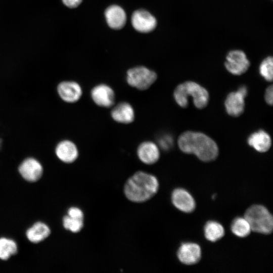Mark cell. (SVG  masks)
Masks as SVG:
<instances>
[{"label":"cell","instance_id":"cell-1","mask_svg":"<svg viewBox=\"0 0 273 273\" xmlns=\"http://www.w3.org/2000/svg\"><path fill=\"white\" fill-rule=\"evenodd\" d=\"M177 143L183 152L193 154L204 162L213 161L218 155V148L216 143L201 132H185L179 135Z\"/></svg>","mask_w":273,"mask_h":273},{"label":"cell","instance_id":"cell-2","mask_svg":"<svg viewBox=\"0 0 273 273\" xmlns=\"http://www.w3.org/2000/svg\"><path fill=\"white\" fill-rule=\"evenodd\" d=\"M158 189L159 183L155 176L144 171H138L127 180L124 192L130 201L141 203L151 198Z\"/></svg>","mask_w":273,"mask_h":273},{"label":"cell","instance_id":"cell-3","mask_svg":"<svg viewBox=\"0 0 273 273\" xmlns=\"http://www.w3.org/2000/svg\"><path fill=\"white\" fill-rule=\"evenodd\" d=\"M173 97L177 104L183 108L188 105V99L192 97L196 107H205L209 101L207 90L196 82L189 81L179 84L175 89Z\"/></svg>","mask_w":273,"mask_h":273},{"label":"cell","instance_id":"cell-4","mask_svg":"<svg viewBox=\"0 0 273 273\" xmlns=\"http://www.w3.org/2000/svg\"><path fill=\"white\" fill-rule=\"evenodd\" d=\"M244 217L249 222L251 230L262 234H269L273 229V218L263 206L255 205L246 211Z\"/></svg>","mask_w":273,"mask_h":273},{"label":"cell","instance_id":"cell-5","mask_svg":"<svg viewBox=\"0 0 273 273\" xmlns=\"http://www.w3.org/2000/svg\"><path fill=\"white\" fill-rule=\"evenodd\" d=\"M157 74L145 66H137L127 71L126 80L130 86L139 90L148 89L155 82Z\"/></svg>","mask_w":273,"mask_h":273},{"label":"cell","instance_id":"cell-6","mask_svg":"<svg viewBox=\"0 0 273 273\" xmlns=\"http://www.w3.org/2000/svg\"><path fill=\"white\" fill-rule=\"evenodd\" d=\"M250 63L246 53L241 50H232L228 52L224 62L226 69L231 74L240 75L245 73Z\"/></svg>","mask_w":273,"mask_h":273},{"label":"cell","instance_id":"cell-7","mask_svg":"<svg viewBox=\"0 0 273 273\" xmlns=\"http://www.w3.org/2000/svg\"><path fill=\"white\" fill-rule=\"evenodd\" d=\"M18 171L24 180L34 183L41 178L43 168L41 163L37 159L33 157H27L19 164Z\"/></svg>","mask_w":273,"mask_h":273},{"label":"cell","instance_id":"cell-8","mask_svg":"<svg viewBox=\"0 0 273 273\" xmlns=\"http://www.w3.org/2000/svg\"><path fill=\"white\" fill-rule=\"evenodd\" d=\"M93 102L98 106L110 108L114 106L115 94L113 88L108 84L100 83L95 85L90 91Z\"/></svg>","mask_w":273,"mask_h":273},{"label":"cell","instance_id":"cell-9","mask_svg":"<svg viewBox=\"0 0 273 273\" xmlns=\"http://www.w3.org/2000/svg\"><path fill=\"white\" fill-rule=\"evenodd\" d=\"M247 95L246 86L240 87L237 92L230 93L225 101L224 105L228 113L234 117L241 115L245 107L244 99Z\"/></svg>","mask_w":273,"mask_h":273},{"label":"cell","instance_id":"cell-10","mask_svg":"<svg viewBox=\"0 0 273 273\" xmlns=\"http://www.w3.org/2000/svg\"><path fill=\"white\" fill-rule=\"evenodd\" d=\"M131 20L133 28L140 32L147 33L152 31L157 25L156 18L149 12L144 10L134 11Z\"/></svg>","mask_w":273,"mask_h":273},{"label":"cell","instance_id":"cell-11","mask_svg":"<svg viewBox=\"0 0 273 273\" xmlns=\"http://www.w3.org/2000/svg\"><path fill=\"white\" fill-rule=\"evenodd\" d=\"M57 90L60 98L68 103L77 102L82 95L80 85L74 81H63L59 83Z\"/></svg>","mask_w":273,"mask_h":273},{"label":"cell","instance_id":"cell-12","mask_svg":"<svg viewBox=\"0 0 273 273\" xmlns=\"http://www.w3.org/2000/svg\"><path fill=\"white\" fill-rule=\"evenodd\" d=\"M55 151L58 159L65 164L73 163L79 155V151L76 145L68 140L60 142L56 146Z\"/></svg>","mask_w":273,"mask_h":273},{"label":"cell","instance_id":"cell-13","mask_svg":"<svg viewBox=\"0 0 273 273\" xmlns=\"http://www.w3.org/2000/svg\"><path fill=\"white\" fill-rule=\"evenodd\" d=\"M179 260L186 265L197 263L201 259V249L199 245L194 243H184L179 247L177 253Z\"/></svg>","mask_w":273,"mask_h":273},{"label":"cell","instance_id":"cell-14","mask_svg":"<svg viewBox=\"0 0 273 273\" xmlns=\"http://www.w3.org/2000/svg\"><path fill=\"white\" fill-rule=\"evenodd\" d=\"M171 200L173 205L182 212L190 213L195 209L196 203L194 198L185 189H175L172 193Z\"/></svg>","mask_w":273,"mask_h":273},{"label":"cell","instance_id":"cell-15","mask_svg":"<svg viewBox=\"0 0 273 273\" xmlns=\"http://www.w3.org/2000/svg\"><path fill=\"white\" fill-rule=\"evenodd\" d=\"M158 146L153 142L146 141L138 147L136 153L139 159L146 164L155 163L160 158Z\"/></svg>","mask_w":273,"mask_h":273},{"label":"cell","instance_id":"cell-16","mask_svg":"<svg viewBox=\"0 0 273 273\" xmlns=\"http://www.w3.org/2000/svg\"><path fill=\"white\" fill-rule=\"evenodd\" d=\"M111 116L115 121L118 123L129 124L134 120L135 112L130 104L126 102H122L112 108Z\"/></svg>","mask_w":273,"mask_h":273},{"label":"cell","instance_id":"cell-17","mask_svg":"<svg viewBox=\"0 0 273 273\" xmlns=\"http://www.w3.org/2000/svg\"><path fill=\"white\" fill-rule=\"evenodd\" d=\"M105 16L107 24L112 29H120L125 24L126 13L120 6H110L106 10Z\"/></svg>","mask_w":273,"mask_h":273},{"label":"cell","instance_id":"cell-18","mask_svg":"<svg viewBox=\"0 0 273 273\" xmlns=\"http://www.w3.org/2000/svg\"><path fill=\"white\" fill-rule=\"evenodd\" d=\"M51 234L49 226L44 222L37 221L26 231L27 239L31 243L38 244L46 239Z\"/></svg>","mask_w":273,"mask_h":273},{"label":"cell","instance_id":"cell-19","mask_svg":"<svg viewBox=\"0 0 273 273\" xmlns=\"http://www.w3.org/2000/svg\"><path fill=\"white\" fill-rule=\"evenodd\" d=\"M247 141L251 147L259 152L267 151L271 145V140L269 135L262 130L251 134Z\"/></svg>","mask_w":273,"mask_h":273},{"label":"cell","instance_id":"cell-20","mask_svg":"<svg viewBox=\"0 0 273 273\" xmlns=\"http://www.w3.org/2000/svg\"><path fill=\"white\" fill-rule=\"evenodd\" d=\"M204 235L207 240L214 242L223 237L224 230L223 226L219 222L209 221L204 226Z\"/></svg>","mask_w":273,"mask_h":273},{"label":"cell","instance_id":"cell-21","mask_svg":"<svg viewBox=\"0 0 273 273\" xmlns=\"http://www.w3.org/2000/svg\"><path fill=\"white\" fill-rule=\"evenodd\" d=\"M18 252L17 243L13 240L6 238H0V259L6 261L15 255Z\"/></svg>","mask_w":273,"mask_h":273},{"label":"cell","instance_id":"cell-22","mask_svg":"<svg viewBox=\"0 0 273 273\" xmlns=\"http://www.w3.org/2000/svg\"><path fill=\"white\" fill-rule=\"evenodd\" d=\"M231 229L235 235L241 238L248 236L252 231L249 222L244 217L235 218L233 221Z\"/></svg>","mask_w":273,"mask_h":273},{"label":"cell","instance_id":"cell-23","mask_svg":"<svg viewBox=\"0 0 273 273\" xmlns=\"http://www.w3.org/2000/svg\"><path fill=\"white\" fill-rule=\"evenodd\" d=\"M63 228L68 232L72 233H77L83 228V219L71 217L67 215H64L62 219Z\"/></svg>","mask_w":273,"mask_h":273},{"label":"cell","instance_id":"cell-24","mask_svg":"<svg viewBox=\"0 0 273 273\" xmlns=\"http://www.w3.org/2000/svg\"><path fill=\"white\" fill-rule=\"evenodd\" d=\"M259 72L266 81H271L273 76V58L271 56L265 58L261 62Z\"/></svg>","mask_w":273,"mask_h":273},{"label":"cell","instance_id":"cell-25","mask_svg":"<svg viewBox=\"0 0 273 273\" xmlns=\"http://www.w3.org/2000/svg\"><path fill=\"white\" fill-rule=\"evenodd\" d=\"M173 140L172 138L167 134H164L160 136L158 140V147L164 150L170 149L172 145Z\"/></svg>","mask_w":273,"mask_h":273},{"label":"cell","instance_id":"cell-26","mask_svg":"<svg viewBox=\"0 0 273 273\" xmlns=\"http://www.w3.org/2000/svg\"><path fill=\"white\" fill-rule=\"evenodd\" d=\"M66 215L76 219H83V214L81 210L75 206L69 207L67 210Z\"/></svg>","mask_w":273,"mask_h":273},{"label":"cell","instance_id":"cell-27","mask_svg":"<svg viewBox=\"0 0 273 273\" xmlns=\"http://www.w3.org/2000/svg\"><path fill=\"white\" fill-rule=\"evenodd\" d=\"M272 85H270L266 88L265 93V100L268 104L270 105L272 104Z\"/></svg>","mask_w":273,"mask_h":273},{"label":"cell","instance_id":"cell-28","mask_svg":"<svg viewBox=\"0 0 273 273\" xmlns=\"http://www.w3.org/2000/svg\"><path fill=\"white\" fill-rule=\"evenodd\" d=\"M63 4L70 8H75L81 3L82 0H62Z\"/></svg>","mask_w":273,"mask_h":273}]
</instances>
